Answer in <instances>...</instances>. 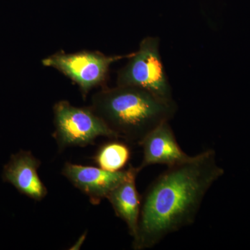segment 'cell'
Returning <instances> with one entry per match:
<instances>
[{
	"label": "cell",
	"instance_id": "cell-5",
	"mask_svg": "<svg viewBox=\"0 0 250 250\" xmlns=\"http://www.w3.org/2000/svg\"><path fill=\"white\" fill-rule=\"evenodd\" d=\"M131 54L108 56L98 51L58 52L42 59V64L58 70L75 82L85 99L90 90L104 83L112 64L129 58Z\"/></svg>",
	"mask_w": 250,
	"mask_h": 250
},
{
	"label": "cell",
	"instance_id": "cell-2",
	"mask_svg": "<svg viewBox=\"0 0 250 250\" xmlns=\"http://www.w3.org/2000/svg\"><path fill=\"white\" fill-rule=\"evenodd\" d=\"M90 108L118 139L139 146L154 128L172 119L178 108L174 100L167 101L142 88L121 85L94 94Z\"/></svg>",
	"mask_w": 250,
	"mask_h": 250
},
{
	"label": "cell",
	"instance_id": "cell-8",
	"mask_svg": "<svg viewBox=\"0 0 250 250\" xmlns=\"http://www.w3.org/2000/svg\"><path fill=\"white\" fill-rule=\"evenodd\" d=\"M143 159L140 170L148 166L164 165L170 167L187 161L188 155L179 146L169 122H164L152 130L143 140Z\"/></svg>",
	"mask_w": 250,
	"mask_h": 250
},
{
	"label": "cell",
	"instance_id": "cell-11",
	"mask_svg": "<svg viewBox=\"0 0 250 250\" xmlns=\"http://www.w3.org/2000/svg\"><path fill=\"white\" fill-rule=\"evenodd\" d=\"M86 231L83 235H82L77 240L76 243L73 245L70 248V250H80L81 247L83 245V242L85 241V238H86Z\"/></svg>",
	"mask_w": 250,
	"mask_h": 250
},
{
	"label": "cell",
	"instance_id": "cell-10",
	"mask_svg": "<svg viewBox=\"0 0 250 250\" xmlns=\"http://www.w3.org/2000/svg\"><path fill=\"white\" fill-rule=\"evenodd\" d=\"M131 158V150L126 143L113 141L101 146L94 156L98 167L110 172L123 170Z\"/></svg>",
	"mask_w": 250,
	"mask_h": 250
},
{
	"label": "cell",
	"instance_id": "cell-1",
	"mask_svg": "<svg viewBox=\"0 0 250 250\" xmlns=\"http://www.w3.org/2000/svg\"><path fill=\"white\" fill-rule=\"evenodd\" d=\"M224 174L213 149L167 167L142 197L132 249H152L169 235L195 223L206 195Z\"/></svg>",
	"mask_w": 250,
	"mask_h": 250
},
{
	"label": "cell",
	"instance_id": "cell-4",
	"mask_svg": "<svg viewBox=\"0 0 250 250\" xmlns=\"http://www.w3.org/2000/svg\"><path fill=\"white\" fill-rule=\"evenodd\" d=\"M53 137L59 151L70 147H85L99 137L118 139V136L89 107H77L66 100L54 104Z\"/></svg>",
	"mask_w": 250,
	"mask_h": 250
},
{
	"label": "cell",
	"instance_id": "cell-6",
	"mask_svg": "<svg viewBox=\"0 0 250 250\" xmlns=\"http://www.w3.org/2000/svg\"><path fill=\"white\" fill-rule=\"evenodd\" d=\"M132 167L110 172L99 167L65 163L62 173L74 187L87 195L92 204L98 205L129 175Z\"/></svg>",
	"mask_w": 250,
	"mask_h": 250
},
{
	"label": "cell",
	"instance_id": "cell-3",
	"mask_svg": "<svg viewBox=\"0 0 250 250\" xmlns=\"http://www.w3.org/2000/svg\"><path fill=\"white\" fill-rule=\"evenodd\" d=\"M159 48V38L143 39L139 49L132 52L126 65L118 72L117 85L137 87L162 100H174Z\"/></svg>",
	"mask_w": 250,
	"mask_h": 250
},
{
	"label": "cell",
	"instance_id": "cell-7",
	"mask_svg": "<svg viewBox=\"0 0 250 250\" xmlns=\"http://www.w3.org/2000/svg\"><path fill=\"white\" fill-rule=\"evenodd\" d=\"M41 161L29 151L21 150L13 154L4 166L2 179L12 184L18 191L35 201H41L48 193L39 177Z\"/></svg>",
	"mask_w": 250,
	"mask_h": 250
},
{
	"label": "cell",
	"instance_id": "cell-9",
	"mask_svg": "<svg viewBox=\"0 0 250 250\" xmlns=\"http://www.w3.org/2000/svg\"><path fill=\"white\" fill-rule=\"evenodd\" d=\"M141 170L133 166L129 175L108 194L106 199L116 216L125 222L129 234L134 237L137 231L142 197L136 188V177Z\"/></svg>",
	"mask_w": 250,
	"mask_h": 250
}]
</instances>
